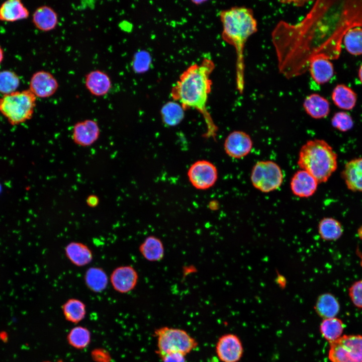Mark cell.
<instances>
[{"label": "cell", "mask_w": 362, "mask_h": 362, "mask_svg": "<svg viewBox=\"0 0 362 362\" xmlns=\"http://www.w3.org/2000/svg\"><path fill=\"white\" fill-rule=\"evenodd\" d=\"M330 2L317 1L304 19L296 24L280 21L272 33L279 72L290 79L308 70L310 61L323 55L332 57L334 37L326 28Z\"/></svg>", "instance_id": "1"}, {"label": "cell", "mask_w": 362, "mask_h": 362, "mask_svg": "<svg viewBox=\"0 0 362 362\" xmlns=\"http://www.w3.org/2000/svg\"><path fill=\"white\" fill-rule=\"evenodd\" d=\"M214 67L213 61L207 58L199 64L191 65L181 74L171 92L172 99L184 110L193 108L202 115L207 126L206 137L215 138L218 130L207 109L212 85L210 75Z\"/></svg>", "instance_id": "2"}, {"label": "cell", "mask_w": 362, "mask_h": 362, "mask_svg": "<svg viewBox=\"0 0 362 362\" xmlns=\"http://www.w3.org/2000/svg\"><path fill=\"white\" fill-rule=\"evenodd\" d=\"M220 17L223 27L222 38L235 49L236 88L242 94L244 88V46L248 38L257 31V22L252 10L244 7L222 11Z\"/></svg>", "instance_id": "3"}, {"label": "cell", "mask_w": 362, "mask_h": 362, "mask_svg": "<svg viewBox=\"0 0 362 362\" xmlns=\"http://www.w3.org/2000/svg\"><path fill=\"white\" fill-rule=\"evenodd\" d=\"M337 156L331 146L323 140L307 141L301 147L298 160L299 166L317 180L318 183L327 181L335 171Z\"/></svg>", "instance_id": "4"}, {"label": "cell", "mask_w": 362, "mask_h": 362, "mask_svg": "<svg viewBox=\"0 0 362 362\" xmlns=\"http://www.w3.org/2000/svg\"><path fill=\"white\" fill-rule=\"evenodd\" d=\"M36 98L29 89L5 95L0 98V112L12 125L23 123L32 117Z\"/></svg>", "instance_id": "5"}, {"label": "cell", "mask_w": 362, "mask_h": 362, "mask_svg": "<svg viewBox=\"0 0 362 362\" xmlns=\"http://www.w3.org/2000/svg\"><path fill=\"white\" fill-rule=\"evenodd\" d=\"M157 338L156 353L161 358L167 353L180 352L185 355L198 345L196 340L184 330L166 326L154 331Z\"/></svg>", "instance_id": "6"}, {"label": "cell", "mask_w": 362, "mask_h": 362, "mask_svg": "<svg viewBox=\"0 0 362 362\" xmlns=\"http://www.w3.org/2000/svg\"><path fill=\"white\" fill-rule=\"evenodd\" d=\"M329 343L331 362H362V335H343Z\"/></svg>", "instance_id": "7"}, {"label": "cell", "mask_w": 362, "mask_h": 362, "mask_svg": "<svg viewBox=\"0 0 362 362\" xmlns=\"http://www.w3.org/2000/svg\"><path fill=\"white\" fill-rule=\"evenodd\" d=\"M252 185L263 193L278 189L282 185L283 174L280 167L275 162L267 160L257 162L250 176Z\"/></svg>", "instance_id": "8"}, {"label": "cell", "mask_w": 362, "mask_h": 362, "mask_svg": "<svg viewBox=\"0 0 362 362\" xmlns=\"http://www.w3.org/2000/svg\"><path fill=\"white\" fill-rule=\"evenodd\" d=\"M188 175L190 182L196 189L206 190L217 181L218 171L216 166L207 160H199L190 167Z\"/></svg>", "instance_id": "9"}, {"label": "cell", "mask_w": 362, "mask_h": 362, "mask_svg": "<svg viewBox=\"0 0 362 362\" xmlns=\"http://www.w3.org/2000/svg\"><path fill=\"white\" fill-rule=\"evenodd\" d=\"M216 352L222 362H238L243 354L242 343L235 334H224L217 342Z\"/></svg>", "instance_id": "10"}, {"label": "cell", "mask_w": 362, "mask_h": 362, "mask_svg": "<svg viewBox=\"0 0 362 362\" xmlns=\"http://www.w3.org/2000/svg\"><path fill=\"white\" fill-rule=\"evenodd\" d=\"M109 281L115 291L119 293H127L136 287L138 281V274L131 265L119 266L111 273Z\"/></svg>", "instance_id": "11"}, {"label": "cell", "mask_w": 362, "mask_h": 362, "mask_svg": "<svg viewBox=\"0 0 362 362\" xmlns=\"http://www.w3.org/2000/svg\"><path fill=\"white\" fill-rule=\"evenodd\" d=\"M58 87L57 79L51 73L46 70L35 72L29 82V90L36 98H49L55 94Z\"/></svg>", "instance_id": "12"}, {"label": "cell", "mask_w": 362, "mask_h": 362, "mask_svg": "<svg viewBox=\"0 0 362 362\" xmlns=\"http://www.w3.org/2000/svg\"><path fill=\"white\" fill-rule=\"evenodd\" d=\"M224 149L226 154L234 158H242L250 152L252 141L248 134L241 131H234L225 139Z\"/></svg>", "instance_id": "13"}, {"label": "cell", "mask_w": 362, "mask_h": 362, "mask_svg": "<svg viewBox=\"0 0 362 362\" xmlns=\"http://www.w3.org/2000/svg\"><path fill=\"white\" fill-rule=\"evenodd\" d=\"M100 133L97 122L87 119L76 123L73 127L72 139L77 145L88 146L98 139Z\"/></svg>", "instance_id": "14"}, {"label": "cell", "mask_w": 362, "mask_h": 362, "mask_svg": "<svg viewBox=\"0 0 362 362\" xmlns=\"http://www.w3.org/2000/svg\"><path fill=\"white\" fill-rule=\"evenodd\" d=\"M84 83L88 92L92 96L97 97L106 95L112 86L109 75L100 69L93 70L88 72L85 76Z\"/></svg>", "instance_id": "15"}, {"label": "cell", "mask_w": 362, "mask_h": 362, "mask_svg": "<svg viewBox=\"0 0 362 362\" xmlns=\"http://www.w3.org/2000/svg\"><path fill=\"white\" fill-rule=\"evenodd\" d=\"M318 182L307 171L301 169L295 173L291 180L293 193L300 198L312 196L317 189Z\"/></svg>", "instance_id": "16"}, {"label": "cell", "mask_w": 362, "mask_h": 362, "mask_svg": "<svg viewBox=\"0 0 362 362\" xmlns=\"http://www.w3.org/2000/svg\"><path fill=\"white\" fill-rule=\"evenodd\" d=\"M329 59L321 55L314 57L309 63L308 70L313 79L319 84L328 82L333 76L334 67Z\"/></svg>", "instance_id": "17"}, {"label": "cell", "mask_w": 362, "mask_h": 362, "mask_svg": "<svg viewBox=\"0 0 362 362\" xmlns=\"http://www.w3.org/2000/svg\"><path fill=\"white\" fill-rule=\"evenodd\" d=\"M64 252L69 261L78 267L89 264L93 259V254L90 248L80 242H69L64 248Z\"/></svg>", "instance_id": "18"}, {"label": "cell", "mask_w": 362, "mask_h": 362, "mask_svg": "<svg viewBox=\"0 0 362 362\" xmlns=\"http://www.w3.org/2000/svg\"><path fill=\"white\" fill-rule=\"evenodd\" d=\"M32 22L39 30L49 32L57 27L58 23V14L50 6H41L34 12Z\"/></svg>", "instance_id": "19"}, {"label": "cell", "mask_w": 362, "mask_h": 362, "mask_svg": "<svg viewBox=\"0 0 362 362\" xmlns=\"http://www.w3.org/2000/svg\"><path fill=\"white\" fill-rule=\"evenodd\" d=\"M342 174L349 190L362 192V158L353 159L348 162Z\"/></svg>", "instance_id": "20"}, {"label": "cell", "mask_w": 362, "mask_h": 362, "mask_svg": "<svg viewBox=\"0 0 362 362\" xmlns=\"http://www.w3.org/2000/svg\"><path fill=\"white\" fill-rule=\"evenodd\" d=\"M29 11L20 0H8L0 6V20L15 22L27 19Z\"/></svg>", "instance_id": "21"}, {"label": "cell", "mask_w": 362, "mask_h": 362, "mask_svg": "<svg viewBox=\"0 0 362 362\" xmlns=\"http://www.w3.org/2000/svg\"><path fill=\"white\" fill-rule=\"evenodd\" d=\"M303 107L306 112L314 119L325 118L330 112L328 100L317 94L307 96L303 102Z\"/></svg>", "instance_id": "22"}, {"label": "cell", "mask_w": 362, "mask_h": 362, "mask_svg": "<svg viewBox=\"0 0 362 362\" xmlns=\"http://www.w3.org/2000/svg\"><path fill=\"white\" fill-rule=\"evenodd\" d=\"M314 309L317 315L323 319L336 317L340 311V304L334 295L325 293L317 298Z\"/></svg>", "instance_id": "23"}, {"label": "cell", "mask_w": 362, "mask_h": 362, "mask_svg": "<svg viewBox=\"0 0 362 362\" xmlns=\"http://www.w3.org/2000/svg\"><path fill=\"white\" fill-rule=\"evenodd\" d=\"M139 250L146 260L151 262L160 261L164 255V247L162 241L154 235L146 237L140 245Z\"/></svg>", "instance_id": "24"}, {"label": "cell", "mask_w": 362, "mask_h": 362, "mask_svg": "<svg viewBox=\"0 0 362 362\" xmlns=\"http://www.w3.org/2000/svg\"><path fill=\"white\" fill-rule=\"evenodd\" d=\"M343 231L340 222L333 217H324L318 223V232L321 238L324 241L338 240L342 236Z\"/></svg>", "instance_id": "25"}, {"label": "cell", "mask_w": 362, "mask_h": 362, "mask_svg": "<svg viewBox=\"0 0 362 362\" xmlns=\"http://www.w3.org/2000/svg\"><path fill=\"white\" fill-rule=\"evenodd\" d=\"M332 100L338 108L344 110H351L357 101L356 94L349 87L343 84H337L333 89Z\"/></svg>", "instance_id": "26"}, {"label": "cell", "mask_w": 362, "mask_h": 362, "mask_svg": "<svg viewBox=\"0 0 362 362\" xmlns=\"http://www.w3.org/2000/svg\"><path fill=\"white\" fill-rule=\"evenodd\" d=\"M84 282L86 287L91 291L100 293L106 289L109 278L104 269L99 266H93L85 271Z\"/></svg>", "instance_id": "27"}, {"label": "cell", "mask_w": 362, "mask_h": 362, "mask_svg": "<svg viewBox=\"0 0 362 362\" xmlns=\"http://www.w3.org/2000/svg\"><path fill=\"white\" fill-rule=\"evenodd\" d=\"M62 310L64 317L68 321L77 323L85 317L86 306L79 299L70 298L62 305Z\"/></svg>", "instance_id": "28"}, {"label": "cell", "mask_w": 362, "mask_h": 362, "mask_svg": "<svg viewBox=\"0 0 362 362\" xmlns=\"http://www.w3.org/2000/svg\"><path fill=\"white\" fill-rule=\"evenodd\" d=\"M344 324L342 321L336 317L324 319L320 325V331L323 336L329 342L333 341L341 336Z\"/></svg>", "instance_id": "29"}, {"label": "cell", "mask_w": 362, "mask_h": 362, "mask_svg": "<svg viewBox=\"0 0 362 362\" xmlns=\"http://www.w3.org/2000/svg\"><path fill=\"white\" fill-rule=\"evenodd\" d=\"M343 44L346 51L353 55H362V28H350L343 36Z\"/></svg>", "instance_id": "30"}, {"label": "cell", "mask_w": 362, "mask_h": 362, "mask_svg": "<svg viewBox=\"0 0 362 362\" xmlns=\"http://www.w3.org/2000/svg\"><path fill=\"white\" fill-rule=\"evenodd\" d=\"M91 339L90 333L86 327L77 326L73 328L68 333L67 341L73 347L82 349L88 346Z\"/></svg>", "instance_id": "31"}, {"label": "cell", "mask_w": 362, "mask_h": 362, "mask_svg": "<svg viewBox=\"0 0 362 362\" xmlns=\"http://www.w3.org/2000/svg\"><path fill=\"white\" fill-rule=\"evenodd\" d=\"M182 107L178 104L169 102L162 108V119L166 125L173 126L178 124L183 120L184 114Z\"/></svg>", "instance_id": "32"}, {"label": "cell", "mask_w": 362, "mask_h": 362, "mask_svg": "<svg viewBox=\"0 0 362 362\" xmlns=\"http://www.w3.org/2000/svg\"><path fill=\"white\" fill-rule=\"evenodd\" d=\"M20 84V78L15 72L9 70L0 71V93L4 95L17 91Z\"/></svg>", "instance_id": "33"}, {"label": "cell", "mask_w": 362, "mask_h": 362, "mask_svg": "<svg viewBox=\"0 0 362 362\" xmlns=\"http://www.w3.org/2000/svg\"><path fill=\"white\" fill-rule=\"evenodd\" d=\"M331 124L335 129L346 132L353 126V120L350 115L345 112L336 113L331 119Z\"/></svg>", "instance_id": "34"}, {"label": "cell", "mask_w": 362, "mask_h": 362, "mask_svg": "<svg viewBox=\"0 0 362 362\" xmlns=\"http://www.w3.org/2000/svg\"><path fill=\"white\" fill-rule=\"evenodd\" d=\"M348 293L353 305L362 309V279L354 281L349 287Z\"/></svg>", "instance_id": "35"}, {"label": "cell", "mask_w": 362, "mask_h": 362, "mask_svg": "<svg viewBox=\"0 0 362 362\" xmlns=\"http://www.w3.org/2000/svg\"><path fill=\"white\" fill-rule=\"evenodd\" d=\"M185 355L180 352H172L161 358L162 362H186Z\"/></svg>", "instance_id": "36"}, {"label": "cell", "mask_w": 362, "mask_h": 362, "mask_svg": "<svg viewBox=\"0 0 362 362\" xmlns=\"http://www.w3.org/2000/svg\"><path fill=\"white\" fill-rule=\"evenodd\" d=\"M99 203V200L97 196L92 195L86 199L87 205L90 207H96Z\"/></svg>", "instance_id": "37"}, {"label": "cell", "mask_w": 362, "mask_h": 362, "mask_svg": "<svg viewBox=\"0 0 362 362\" xmlns=\"http://www.w3.org/2000/svg\"><path fill=\"white\" fill-rule=\"evenodd\" d=\"M358 75L359 79L360 81L361 82V83H362V64L360 65V66L359 68L358 72Z\"/></svg>", "instance_id": "38"}, {"label": "cell", "mask_w": 362, "mask_h": 362, "mask_svg": "<svg viewBox=\"0 0 362 362\" xmlns=\"http://www.w3.org/2000/svg\"><path fill=\"white\" fill-rule=\"evenodd\" d=\"M3 58H4V51H3L2 48L0 46V64L2 63V62L3 60Z\"/></svg>", "instance_id": "39"}, {"label": "cell", "mask_w": 362, "mask_h": 362, "mask_svg": "<svg viewBox=\"0 0 362 362\" xmlns=\"http://www.w3.org/2000/svg\"><path fill=\"white\" fill-rule=\"evenodd\" d=\"M44 362H51V361H44ZM57 362H63V361L62 360L59 359V360H58Z\"/></svg>", "instance_id": "40"}, {"label": "cell", "mask_w": 362, "mask_h": 362, "mask_svg": "<svg viewBox=\"0 0 362 362\" xmlns=\"http://www.w3.org/2000/svg\"><path fill=\"white\" fill-rule=\"evenodd\" d=\"M1 185H0V192H1Z\"/></svg>", "instance_id": "41"}]
</instances>
